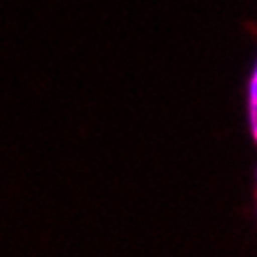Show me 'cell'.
<instances>
[{
    "instance_id": "cell-1",
    "label": "cell",
    "mask_w": 257,
    "mask_h": 257,
    "mask_svg": "<svg viewBox=\"0 0 257 257\" xmlns=\"http://www.w3.org/2000/svg\"><path fill=\"white\" fill-rule=\"evenodd\" d=\"M250 128H253V138H255V142H257V122L255 120H250Z\"/></svg>"
},
{
    "instance_id": "cell-3",
    "label": "cell",
    "mask_w": 257,
    "mask_h": 257,
    "mask_svg": "<svg viewBox=\"0 0 257 257\" xmlns=\"http://www.w3.org/2000/svg\"><path fill=\"white\" fill-rule=\"evenodd\" d=\"M250 120H255V122H257V113H255V115H250Z\"/></svg>"
},
{
    "instance_id": "cell-2",
    "label": "cell",
    "mask_w": 257,
    "mask_h": 257,
    "mask_svg": "<svg viewBox=\"0 0 257 257\" xmlns=\"http://www.w3.org/2000/svg\"><path fill=\"white\" fill-rule=\"evenodd\" d=\"M250 81H255V83H257V66H255V72H253V76H250Z\"/></svg>"
}]
</instances>
